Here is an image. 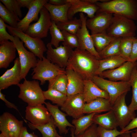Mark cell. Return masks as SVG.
<instances>
[{
  "mask_svg": "<svg viewBox=\"0 0 137 137\" xmlns=\"http://www.w3.org/2000/svg\"><path fill=\"white\" fill-rule=\"evenodd\" d=\"M99 60L87 51L79 48L73 50L68 62V67L83 80L91 79L98 69Z\"/></svg>",
  "mask_w": 137,
  "mask_h": 137,
  "instance_id": "6da1fadb",
  "label": "cell"
},
{
  "mask_svg": "<svg viewBox=\"0 0 137 137\" xmlns=\"http://www.w3.org/2000/svg\"><path fill=\"white\" fill-rule=\"evenodd\" d=\"M97 2V11L120 15L133 20H137V0H106Z\"/></svg>",
  "mask_w": 137,
  "mask_h": 137,
  "instance_id": "7a4b0ae2",
  "label": "cell"
},
{
  "mask_svg": "<svg viewBox=\"0 0 137 137\" xmlns=\"http://www.w3.org/2000/svg\"><path fill=\"white\" fill-rule=\"evenodd\" d=\"M20 89L19 98L28 106H34L44 104L46 99L39 82L35 80L24 79L23 83L17 85Z\"/></svg>",
  "mask_w": 137,
  "mask_h": 137,
  "instance_id": "3957f363",
  "label": "cell"
},
{
  "mask_svg": "<svg viewBox=\"0 0 137 137\" xmlns=\"http://www.w3.org/2000/svg\"><path fill=\"white\" fill-rule=\"evenodd\" d=\"M136 29L133 20L122 15L113 14L112 22L106 33L114 38L135 37Z\"/></svg>",
  "mask_w": 137,
  "mask_h": 137,
  "instance_id": "277c9868",
  "label": "cell"
},
{
  "mask_svg": "<svg viewBox=\"0 0 137 137\" xmlns=\"http://www.w3.org/2000/svg\"><path fill=\"white\" fill-rule=\"evenodd\" d=\"M36 67L33 69L32 78L39 80L40 85H43L46 81H49L58 75L65 72V69L54 64L44 56L42 59H38Z\"/></svg>",
  "mask_w": 137,
  "mask_h": 137,
  "instance_id": "5b68a950",
  "label": "cell"
},
{
  "mask_svg": "<svg viewBox=\"0 0 137 137\" xmlns=\"http://www.w3.org/2000/svg\"><path fill=\"white\" fill-rule=\"evenodd\" d=\"M91 80L99 88L108 93L112 106L119 96L129 91L131 87L129 81H113L97 75L94 76Z\"/></svg>",
  "mask_w": 137,
  "mask_h": 137,
  "instance_id": "8992f818",
  "label": "cell"
},
{
  "mask_svg": "<svg viewBox=\"0 0 137 137\" xmlns=\"http://www.w3.org/2000/svg\"><path fill=\"white\" fill-rule=\"evenodd\" d=\"M6 28L11 35L18 37L24 44L25 46L36 57L39 59L43 58L47 48L41 39L32 38L25 33L7 25Z\"/></svg>",
  "mask_w": 137,
  "mask_h": 137,
  "instance_id": "52a82bcc",
  "label": "cell"
},
{
  "mask_svg": "<svg viewBox=\"0 0 137 137\" xmlns=\"http://www.w3.org/2000/svg\"><path fill=\"white\" fill-rule=\"evenodd\" d=\"M12 41L16 47L19 56L22 79H25L30 70L36 66L38 60L32 53L28 51L23 46V42L16 36Z\"/></svg>",
  "mask_w": 137,
  "mask_h": 137,
  "instance_id": "ba28073f",
  "label": "cell"
},
{
  "mask_svg": "<svg viewBox=\"0 0 137 137\" xmlns=\"http://www.w3.org/2000/svg\"><path fill=\"white\" fill-rule=\"evenodd\" d=\"M127 93H123L117 98L112 106L111 109L116 117L118 126L122 130L136 116L135 112L130 111L126 104L125 97Z\"/></svg>",
  "mask_w": 137,
  "mask_h": 137,
  "instance_id": "9c48e42d",
  "label": "cell"
},
{
  "mask_svg": "<svg viewBox=\"0 0 137 137\" xmlns=\"http://www.w3.org/2000/svg\"><path fill=\"white\" fill-rule=\"evenodd\" d=\"M39 13L38 20L30 25L25 33L32 38L41 39L47 36L52 21L49 12L44 6Z\"/></svg>",
  "mask_w": 137,
  "mask_h": 137,
  "instance_id": "30bf717a",
  "label": "cell"
},
{
  "mask_svg": "<svg viewBox=\"0 0 137 137\" xmlns=\"http://www.w3.org/2000/svg\"><path fill=\"white\" fill-rule=\"evenodd\" d=\"M23 122L5 112L0 117L1 133L5 137H19L24 127Z\"/></svg>",
  "mask_w": 137,
  "mask_h": 137,
  "instance_id": "8fae6325",
  "label": "cell"
},
{
  "mask_svg": "<svg viewBox=\"0 0 137 137\" xmlns=\"http://www.w3.org/2000/svg\"><path fill=\"white\" fill-rule=\"evenodd\" d=\"M137 68V62H126L120 66L112 70L102 72L99 76L102 78L117 81L128 82L130 80L133 72Z\"/></svg>",
  "mask_w": 137,
  "mask_h": 137,
  "instance_id": "7c38bea8",
  "label": "cell"
},
{
  "mask_svg": "<svg viewBox=\"0 0 137 137\" xmlns=\"http://www.w3.org/2000/svg\"><path fill=\"white\" fill-rule=\"evenodd\" d=\"M50 42L46 45V58L53 63L65 69L73 50V49L64 45L55 48H53Z\"/></svg>",
  "mask_w": 137,
  "mask_h": 137,
  "instance_id": "4fadbf2b",
  "label": "cell"
},
{
  "mask_svg": "<svg viewBox=\"0 0 137 137\" xmlns=\"http://www.w3.org/2000/svg\"><path fill=\"white\" fill-rule=\"evenodd\" d=\"M99 1L66 0L71 5L67 13L68 20L72 19L74 15L79 12L86 14L89 18H93L99 9L96 2Z\"/></svg>",
  "mask_w": 137,
  "mask_h": 137,
  "instance_id": "5bb4252c",
  "label": "cell"
},
{
  "mask_svg": "<svg viewBox=\"0 0 137 137\" xmlns=\"http://www.w3.org/2000/svg\"><path fill=\"white\" fill-rule=\"evenodd\" d=\"M113 17V14L97 11L93 17L87 20L86 26L91 31V34L106 32L111 23Z\"/></svg>",
  "mask_w": 137,
  "mask_h": 137,
  "instance_id": "9a60e30c",
  "label": "cell"
},
{
  "mask_svg": "<svg viewBox=\"0 0 137 137\" xmlns=\"http://www.w3.org/2000/svg\"><path fill=\"white\" fill-rule=\"evenodd\" d=\"M25 112L26 119L36 125L48 123L52 116L46 107L43 104L34 106H28Z\"/></svg>",
  "mask_w": 137,
  "mask_h": 137,
  "instance_id": "2e32d148",
  "label": "cell"
},
{
  "mask_svg": "<svg viewBox=\"0 0 137 137\" xmlns=\"http://www.w3.org/2000/svg\"><path fill=\"white\" fill-rule=\"evenodd\" d=\"M79 15V18L82 22V25L76 35L79 41V48L87 51L98 59L100 60L101 59L99 53L94 46L91 35L90 34L87 29L86 25L87 17L82 13H80Z\"/></svg>",
  "mask_w": 137,
  "mask_h": 137,
  "instance_id": "e0dca14e",
  "label": "cell"
},
{
  "mask_svg": "<svg viewBox=\"0 0 137 137\" xmlns=\"http://www.w3.org/2000/svg\"><path fill=\"white\" fill-rule=\"evenodd\" d=\"M85 103L83 93H79L67 98L61 109L67 115L74 119L77 118L83 115Z\"/></svg>",
  "mask_w": 137,
  "mask_h": 137,
  "instance_id": "ac0fdd59",
  "label": "cell"
},
{
  "mask_svg": "<svg viewBox=\"0 0 137 137\" xmlns=\"http://www.w3.org/2000/svg\"><path fill=\"white\" fill-rule=\"evenodd\" d=\"M12 67L7 70L0 77V90L6 89L12 85H17L22 80L21 67L19 57L14 61Z\"/></svg>",
  "mask_w": 137,
  "mask_h": 137,
  "instance_id": "d6986e66",
  "label": "cell"
},
{
  "mask_svg": "<svg viewBox=\"0 0 137 137\" xmlns=\"http://www.w3.org/2000/svg\"><path fill=\"white\" fill-rule=\"evenodd\" d=\"M48 0H34L28 9L24 18L18 22L16 28L25 32L30 24L33 21H37L39 19L38 14L44 5L48 2Z\"/></svg>",
  "mask_w": 137,
  "mask_h": 137,
  "instance_id": "ffe728a7",
  "label": "cell"
},
{
  "mask_svg": "<svg viewBox=\"0 0 137 137\" xmlns=\"http://www.w3.org/2000/svg\"><path fill=\"white\" fill-rule=\"evenodd\" d=\"M46 107L53 117L55 124L59 130L60 134H66L68 132L67 127H74L67 119V115L61 111L57 105H52L49 102L44 103Z\"/></svg>",
  "mask_w": 137,
  "mask_h": 137,
  "instance_id": "44dd1931",
  "label": "cell"
},
{
  "mask_svg": "<svg viewBox=\"0 0 137 137\" xmlns=\"http://www.w3.org/2000/svg\"><path fill=\"white\" fill-rule=\"evenodd\" d=\"M65 70L68 78L66 93L67 98L83 93L84 88V80L71 68L67 67Z\"/></svg>",
  "mask_w": 137,
  "mask_h": 137,
  "instance_id": "7402d4cb",
  "label": "cell"
},
{
  "mask_svg": "<svg viewBox=\"0 0 137 137\" xmlns=\"http://www.w3.org/2000/svg\"><path fill=\"white\" fill-rule=\"evenodd\" d=\"M0 68H6L15 58L17 50L12 41L0 42Z\"/></svg>",
  "mask_w": 137,
  "mask_h": 137,
  "instance_id": "603a6c76",
  "label": "cell"
},
{
  "mask_svg": "<svg viewBox=\"0 0 137 137\" xmlns=\"http://www.w3.org/2000/svg\"><path fill=\"white\" fill-rule=\"evenodd\" d=\"M83 94L86 103H88L97 98L109 99L108 93L97 86L91 79L84 80Z\"/></svg>",
  "mask_w": 137,
  "mask_h": 137,
  "instance_id": "cb8c5ba5",
  "label": "cell"
},
{
  "mask_svg": "<svg viewBox=\"0 0 137 137\" xmlns=\"http://www.w3.org/2000/svg\"><path fill=\"white\" fill-rule=\"evenodd\" d=\"M71 6V4L67 2L66 4L61 6H55L48 2L44 5L49 13L52 21L56 23L64 22L68 20L67 13Z\"/></svg>",
  "mask_w": 137,
  "mask_h": 137,
  "instance_id": "d4e9b609",
  "label": "cell"
},
{
  "mask_svg": "<svg viewBox=\"0 0 137 137\" xmlns=\"http://www.w3.org/2000/svg\"><path fill=\"white\" fill-rule=\"evenodd\" d=\"M112 106L109 99L99 97L88 103H85L83 113L96 114L108 111L111 110Z\"/></svg>",
  "mask_w": 137,
  "mask_h": 137,
  "instance_id": "484cf974",
  "label": "cell"
},
{
  "mask_svg": "<svg viewBox=\"0 0 137 137\" xmlns=\"http://www.w3.org/2000/svg\"><path fill=\"white\" fill-rule=\"evenodd\" d=\"M93 123L109 130L117 128L118 126L114 114L112 110L103 114H95L94 116Z\"/></svg>",
  "mask_w": 137,
  "mask_h": 137,
  "instance_id": "4316f807",
  "label": "cell"
},
{
  "mask_svg": "<svg viewBox=\"0 0 137 137\" xmlns=\"http://www.w3.org/2000/svg\"><path fill=\"white\" fill-rule=\"evenodd\" d=\"M98 68L95 75L99 76L103 72L117 68L128 61L119 55L111 56L99 60Z\"/></svg>",
  "mask_w": 137,
  "mask_h": 137,
  "instance_id": "83f0119b",
  "label": "cell"
},
{
  "mask_svg": "<svg viewBox=\"0 0 137 137\" xmlns=\"http://www.w3.org/2000/svg\"><path fill=\"white\" fill-rule=\"evenodd\" d=\"M96 114L92 113L87 115H83L78 118L74 119L72 120V124L74 126L75 135L82 133L93 123V118Z\"/></svg>",
  "mask_w": 137,
  "mask_h": 137,
  "instance_id": "f1b7e54d",
  "label": "cell"
},
{
  "mask_svg": "<svg viewBox=\"0 0 137 137\" xmlns=\"http://www.w3.org/2000/svg\"><path fill=\"white\" fill-rule=\"evenodd\" d=\"M28 122L29 127L33 130H38L41 133L42 137H63L58 133L56 129L57 127L52 116L50 121L44 124L36 125Z\"/></svg>",
  "mask_w": 137,
  "mask_h": 137,
  "instance_id": "f546056e",
  "label": "cell"
},
{
  "mask_svg": "<svg viewBox=\"0 0 137 137\" xmlns=\"http://www.w3.org/2000/svg\"><path fill=\"white\" fill-rule=\"evenodd\" d=\"M91 36L95 48L98 53L115 38L108 35L106 32L91 34Z\"/></svg>",
  "mask_w": 137,
  "mask_h": 137,
  "instance_id": "4dcf8cb0",
  "label": "cell"
},
{
  "mask_svg": "<svg viewBox=\"0 0 137 137\" xmlns=\"http://www.w3.org/2000/svg\"><path fill=\"white\" fill-rule=\"evenodd\" d=\"M48 82V89L52 88L66 94L68 78L65 72L58 75Z\"/></svg>",
  "mask_w": 137,
  "mask_h": 137,
  "instance_id": "1f68e13d",
  "label": "cell"
},
{
  "mask_svg": "<svg viewBox=\"0 0 137 137\" xmlns=\"http://www.w3.org/2000/svg\"><path fill=\"white\" fill-rule=\"evenodd\" d=\"M61 31L65 30L70 33L76 34L82 26V22L80 19L77 18L68 20L66 21L56 23Z\"/></svg>",
  "mask_w": 137,
  "mask_h": 137,
  "instance_id": "d6a6232c",
  "label": "cell"
},
{
  "mask_svg": "<svg viewBox=\"0 0 137 137\" xmlns=\"http://www.w3.org/2000/svg\"><path fill=\"white\" fill-rule=\"evenodd\" d=\"M43 92L46 100H49L53 104L61 107L67 99L66 94L52 88H48Z\"/></svg>",
  "mask_w": 137,
  "mask_h": 137,
  "instance_id": "836d02e7",
  "label": "cell"
},
{
  "mask_svg": "<svg viewBox=\"0 0 137 137\" xmlns=\"http://www.w3.org/2000/svg\"><path fill=\"white\" fill-rule=\"evenodd\" d=\"M122 38H115L99 53L101 59L119 55L120 43Z\"/></svg>",
  "mask_w": 137,
  "mask_h": 137,
  "instance_id": "e575fe53",
  "label": "cell"
},
{
  "mask_svg": "<svg viewBox=\"0 0 137 137\" xmlns=\"http://www.w3.org/2000/svg\"><path fill=\"white\" fill-rule=\"evenodd\" d=\"M135 37L122 38L120 43L119 54L123 58L129 61L131 53L132 44Z\"/></svg>",
  "mask_w": 137,
  "mask_h": 137,
  "instance_id": "d590c367",
  "label": "cell"
},
{
  "mask_svg": "<svg viewBox=\"0 0 137 137\" xmlns=\"http://www.w3.org/2000/svg\"><path fill=\"white\" fill-rule=\"evenodd\" d=\"M0 16L5 22L9 26L16 28L18 22L20 21L19 18L9 10L1 2H0Z\"/></svg>",
  "mask_w": 137,
  "mask_h": 137,
  "instance_id": "8d00e7d4",
  "label": "cell"
},
{
  "mask_svg": "<svg viewBox=\"0 0 137 137\" xmlns=\"http://www.w3.org/2000/svg\"><path fill=\"white\" fill-rule=\"evenodd\" d=\"M129 81L132 88V96L128 107L130 111L135 112L137 110V68L133 72Z\"/></svg>",
  "mask_w": 137,
  "mask_h": 137,
  "instance_id": "74e56055",
  "label": "cell"
},
{
  "mask_svg": "<svg viewBox=\"0 0 137 137\" xmlns=\"http://www.w3.org/2000/svg\"><path fill=\"white\" fill-rule=\"evenodd\" d=\"M49 30L51 37V44L55 48L59 47L60 42L64 41V39L61 31L55 23L52 21Z\"/></svg>",
  "mask_w": 137,
  "mask_h": 137,
  "instance_id": "f35d334b",
  "label": "cell"
},
{
  "mask_svg": "<svg viewBox=\"0 0 137 137\" xmlns=\"http://www.w3.org/2000/svg\"><path fill=\"white\" fill-rule=\"evenodd\" d=\"M61 31L64 39V41L62 43L63 45L72 49L80 48L79 39L76 34H72L64 30Z\"/></svg>",
  "mask_w": 137,
  "mask_h": 137,
  "instance_id": "ab89813d",
  "label": "cell"
},
{
  "mask_svg": "<svg viewBox=\"0 0 137 137\" xmlns=\"http://www.w3.org/2000/svg\"><path fill=\"white\" fill-rule=\"evenodd\" d=\"M6 8L13 14L19 18L22 17L21 7L17 0H0Z\"/></svg>",
  "mask_w": 137,
  "mask_h": 137,
  "instance_id": "60d3db41",
  "label": "cell"
},
{
  "mask_svg": "<svg viewBox=\"0 0 137 137\" xmlns=\"http://www.w3.org/2000/svg\"><path fill=\"white\" fill-rule=\"evenodd\" d=\"M98 129L99 137H117L125 132L119 131L117 128L108 129L99 126H98Z\"/></svg>",
  "mask_w": 137,
  "mask_h": 137,
  "instance_id": "b9f144b4",
  "label": "cell"
},
{
  "mask_svg": "<svg viewBox=\"0 0 137 137\" xmlns=\"http://www.w3.org/2000/svg\"><path fill=\"white\" fill-rule=\"evenodd\" d=\"M7 24L0 18V42L10 40L12 42L14 36L10 35L6 30Z\"/></svg>",
  "mask_w": 137,
  "mask_h": 137,
  "instance_id": "7bdbcfd3",
  "label": "cell"
},
{
  "mask_svg": "<svg viewBox=\"0 0 137 137\" xmlns=\"http://www.w3.org/2000/svg\"><path fill=\"white\" fill-rule=\"evenodd\" d=\"M75 136V137H99L98 126L93 123L84 132Z\"/></svg>",
  "mask_w": 137,
  "mask_h": 137,
  "instance_id": "ee69618b",
  "label": "cell"
},
{
  "mask_svg": "<svg viewBox=\"0 0 137 137\" xmlns=\"http://www.w3.org/2000/svg\"><path fill=\"white\" fill-rule=\"evenodd\" d=\"M137 60V37H135L133 40L131 53L129 61L135 62Z\"/></svg>",
  "mask_w": 137,
  "mask_h": 137,
  "instance_id": "f6af8a7d",
  "label": "cell"
},
{
  "mask_svg": "<svg viewBox=\"0 0 137 137\" xmlns=\"http://www.w3.org/2000/svg\"><path fill=\"white\" fill-rule=\"evenodd\" d=\"M136 128H137V117L133 119L126 127L121 131L123 132H126Z\"/></svg>",
  "mask_w": 137,
  "mask_h": 137,
  "instance_id": "bcb514c9",
  "label": "cell"
},
{
  "mask_svg": "<svg viewBox=\"0 0 137 137\" xmlns=\"http://www.w3.org/2000/svg\"><path fill=\"white\" fill-rule=\"evenodd\" d=\"M5 95L3 94L0 90V99L4 101L7 107L9 108H13L20 113L17 107L14 104L10 102L6 98Z\"/></svg>",
  "mask_w": 137,
  "mask_h": 137,
  "instance_id": "7dc6e473",
  "label": "cell"
},
{
  "mask_svg": "<svg viewBox=\"0 0 137 137\" xmlns=\"http://www.w3.org/2000/svg\"><path fill=\"white\" fill-rule=\"evenodd\" d=\"M34 0H17L19 6L21 7H26L29 9Z\"/></svg>",
  "mask_w": 137,
  "mask_h": 137,
  "instance_id": "c3c4849f",
  "label": "cell"
},
{
  "mask_svg": "<svg viewBox=\"0 0 137 137\" xmlns=\"http://www.w3.org/2000/svg\"><path fill=\"white\" fill-rule=\"evenodd\" d=\"M19 137H38L34 133H29L26 127H24Z\"/></svg>",
  "mask_w": 137,
  "mask_h": 137,
  "instance_id": "681fc988",
  "label": "cell"
},
{
  "mask_svg": "<svg viewBox=\"0 0 137 137\" xmlns=\"http://www.w3.org/2000/svg\"><path fill=\"white\" fill-rule=\"evenodd\" d=\"M49 4L56 6L64 5L66 3V0H49L48 2Z\"/></svg>",
  "mask_w": 137,
  "mask_h": 137,
  "instance_id": "f907efd6",
  "label": "cell"
},
{
  "mask_svg": "<svg viewBox=\"0 0 137 137\" xmlns=\"http://www.w3.org/2000/svg\"><path fill=\"white\" fill-rule=\"evenodd\" d=\"M132 132V131H130L126 132L117 137H131V133Z\"/></svg>",
  "mask_w": 137,
  "mask_h": 137,
  "instance_id": "816d5d0a",
  "label": "cell"
},
{
  "mask_svg": "<svg viewBox=\"0 0 137 137\" xmlns=\"http://www.w3.org/2000/svg\"><path fill=\"white\" fill-rule=\"evenodd\" d=\"M131 135V137H137V129L135 130L134 132H132Z\"/></svg>",
  "mask_w": 137,
  "mask_h": 137,
  "instance_id": "f5cc1de1",
  "label": "cell"
},
{
  "mask_svg": "<svg viewBox=\"0 0 137 137\" xmlns=\"http://www.w3.org/2000/svg\"><path fill=\"white\" fill-rule=\"evenodd\" d=\"M70 130L71 137H75L74 133V127H71Z\"/></svg>",
  "mask_w": 137,
  "mask_h": 137,
  "instance_id": "db71d44e",
  "label": "cell"
},
{
  "mask_svg": "<svg viewBox=\"0 0 137 137\" xmlns=\"http://www.w3.org/2000/svg\"><path fill=\"white\" fill-rule=\"evenodd\" d=\"M0 137H5L2 135L1 134H0Z\"/></svg>",
  "mask_w": 137,
  "mask_h": 137,
  "instance_id": "11a10c76",
  "label": "cell"
}]
</instances>
